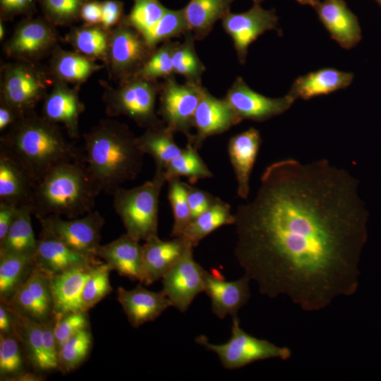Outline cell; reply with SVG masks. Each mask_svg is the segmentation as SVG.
Segmentation results:
<instances>
[{"instance_id": "1", "label": "cell", "mask_w": 381, "mask_h": 381, "mask_svg": "<svg viewBox=\"0 0 381 381\" xmlns=\"http://www.w3.org/2000/svg\"><path fill=\"white\" fill-rule=\"evenodd\" d=\"M357 181L327 159H285L237 208L234 255L261 294L318 311L356 294L366 241Z\"/></svg>"}, {"instance_id": "2", "label": "cell", "mask_w": 381, "mask_h": 381, "mask_svg": "<svg viewBox=\"0 0 381 381\" xmlns=\"http://www.w3.org/2000/svg\"><path fill=\"white\" fill-rule=\"evenodd\" d=\"M0 154L16 162L36 183L56 165L83 158L58 124L34 111L22 115L0 138Z\"/></svg>"}, {"instance_id": "3", "label": "cell", "mask_w": 381, "mask_h": 381, "mask_svg": "<svg viewBox=\"0 0 381 381\" xmlns=\"http://www.w3.org/2000/svg\"><path fill=\"white\" fill-rule=\"evenodd\" d=\"M83 139V160L102 192L112 195L122 184L140 174L145 154L138 137L126 124L110 119L100 120Z\"/></svg>"}, {"instance_id": "4", "label": "cell", "mask_w": 381, "mask_h": 381, "mask_svg": "<svg viewBox=\"0 0 381 381\" xmlns=\"http://www.w3.org/2000/svg\"><path fill=\"white\" fill-rule=\"evenodd\" d=\"M101 192L83 158L66 162L54 167L35 184L30 207L37 218H78L93 210Z\"/></svg>"}, {"instance_id": "5", "label": "cell", "mask_w": 381, "mask_h": 381, "mask_svg": "<svg viewBox=\"0 0 381 381\" xmlns=\"http://www.w3.org/2000/svg\"><path fill=\"white\" fill-rule=\"evenodd\" d=\"M165 182L164 172L155 170L151 180L129 189L120 187L112 195L126 234L139 242L158 236L159 199Z\"/></svg>"}, {"instance_id": "6", "label": "cell", "mask_w": 381, "mask_h": 381, "mask_svg": "<svg viewBox=\"0 0 381 381\" xmlns=\"http://www.w3.org/2000/svg\"><path fill=\"white\" fill-rule=\"evenodd\" d=\"M103 86L102 100L109 116H126L145 129L165 124L155 111L161 86L158 80L133 76L116 87L104 83Z\"/></svg>"}, {"instance_id": "7", "label": "cell", "mask_w": 381, "mask_h": 381, "mask_svg": "<svg viewBox=\"0 0 381 381\" xmlns=\"http://www.w3.org/2000/svg\"><path fill=\"white\" fill-rule=\"evenodd\" d=\"M232 318L231 337L226 343L211 344L203 335L195 339L198 344L217 353L224 368L234 370L258 361L269 358L286 361L291 357L289 348L249 334L241 327L237 315Z\"/></svg>"}, {"instance_id": "8", "label": "cell", "mask_w": 381, "mask_h": 381, "mask_svg": "<svg viewBox=\"0 0 381 381\" xmlns=\"http://www.w3.org/2000/svg\"><path fill=\"white\" fill-rule=\"evenodd\" d=\"M1 102L22 114L33 111L47 95L49 79L36 63L16 61L1 69Z\"/></svg>"}, {"instance_id": "9", "label": "cell", "mask_w": 381, "mask_h": 381, "mask_svg": "<svg viewBox=\"0 0 381 381\" xmlns=\"http://www.w3.org/2000/svg\"><path fill=\"white\" fill-rule=\"evenodd\" d=\"M204 87L188 83L179 84L174 75L161 83L157 114L166 126L175 133H181L190 142L193 133V121Z\"/></svg>"}, {"instance_id": "10", "label": "cell", "mask_w": 381, "mask_h": 381, "mask_svg": "<svg viewBox=\"0 0 381 381\" xmlns=\"http://www.w3.org/2000/svg\"><path fill=\"white\" fill-rule=\"evenodd\" d=\"M155 49L140 32L122 19L110 31L105 64L110 77L120 83L135 76Z\"/></svg>"}, {"instance_id": "11", "label": "cell", "mask_w": 381, "mask_h": 381, "mask_svg": "<svg viewBox=\"0 0 381 381\" xmlns=\"http://www.w3.org/2000/svg\"><path fill=\"white\" fill-rule=\"evenodd\" d=\"M41 227L64 242L75 252L95 259L100 246L104 217L97 211H91L80 218L64 219L60 216L49 215L37 218Z\"/></svg>"}, {"instance_id": "12", "label": "cell", "mask_w": 381, "mask_h": 381, "mask_svg": "<svg viewBox=\"0 0 381 381\" xmlns=\"http://www.w3.org/2000/svg\"><path fill=\"white\" fill-rule=\"evenodd\" d=\"M55 25L45 18L28 17L19 23L4 43V54L16 61L36 63L57 47Z\"/></svg>"}, {"instance_id": "13", "label": "cell", "mask_w": 381, "mask_h": 381, "mask_svg": "<svg viewBox=\"0 0 381 381\" xmlns=\"http://www.w3.org/2000/svg\"><path fill=\"white\" fill-rule=\"evenodd\" d=\"M222 25L232 39L238 61L242 65L246 62L249 46L261 35L270 30L282 32L275 11L263 8L260 3H253L245 12L230 11L222 19Z\"/></svg>"}, {"instance_id": "14", "label": "cell", "mask_w": 381, "mask_h": 381, "mask_svg": "<svg viewBox=\"0 0 381 381\" xmlns=\"http://www.w3.org/2000/svg\"><path fill=\"white\" fill-rule=\"evenodd\" d=\"M224 99L242 121L262 122L284 113L297 99L289 92L282 97H266L238 77L228 89Z\"/></svg>"}, {"instance_id": "15", "label": "cell", "mask_w": 381, "mask_h": 381, "mask_svg": "<svg viewBox=\"0 0 381 381\" xmlns=\"http://www.w3.org/2000/svg\"><path fill=\"white\" fill-rule=\"evenodd\" d=\"M193 248L189 247L162 277V291L171 306L182 313L188 310L194 298L205 289L206 270L194 260Z\"/></svg>"}, {"instance_id": "16", "label": "cell", "mask_w": 381, "mask_h": 381, "mask_svg": "<svg viewBox=\"0 0 381 381\" xmlns=\"http://www.w3.org/2000/svg\"><path fill=\"white\" fill-rule=\"evenodd\" d=\"M4 303L16 313L37 322L54 318L49 277L35 264L25 280Z\"/></svg>"}, {"instance_id": "17", "label": "cell", "mask_w": 381, "mask_h": 381, "mask_svg": "<svg viewBox=\"0 0 381 381\" xmlns=\"http://www.w3.org/2000/svg\"><path fill=\"white\" fill-rule=\"evenodd\" d=\"M241 121L224 98L214 97L204 87L193 117L195 133L187 143L199 150L207 138L223 133Z\"/></svg>"}, {"instance_id": "18", "label": "cell", "mask_w": 381, "mask_h": 381, "mask_svg": "<svg viewBox=\"0 0 381 381\" xmlns=\"http://www.w3.org/2000/svg\"><path fill=\"white\" fill-rule=\"evenodd\" d=\"M78 87H71L66 82L53 79L52 88L43 99L42 109L43 117L63 125L66 135L74 140L79 138V119L85 110Z\"/></svg>"}, {"instance_id": "19", "label": "cell", "mask_w": 381, "mask_h": 381, "mask_svg": "<svg viewBox=\"0 0 381 381\" xmlns=\"http://www.w3.org/2000/svg\"><path fill=\"white\" fill-rule=\"evenodd\" d=\"M35 259V265L49 277L75 267L100 262L75 252L42 228L37 239Z\"/></svg>"}, {"instance_id": "20", "label": "cell", "mask_w": 381, "mask_h": 381, "mask_svg": "<svg viewBox=\"0 0 381 381\" xmlns=\"http://www.w3.org/2000/svg\"><path fill=\"white\" fill-rule=\"evenodd\" d=\"M250 281L244 274L237 280L226 282L222 276L205 271L204 291L210 298L212 313L220 319L237 315L250 298Z\"/></svg>"}, {"instance_id": "21", "label": "cell", "mask_w": 381, "mask_h": 381, "mask_svg": "<svg viewBox=\"0 0 381 381\" xmlns=\"http://www.w3.org/2000/svg\"><path fill=\"white\" fill-rule=\"evenodd\" d=\"M313 7L332 38L342 48L351 49L361 41L359 22L344 0H320Z\"/></svg>"}, {"instance_id": "22", "label": "cell", "mask_w": 381, "mask_h": 381, "mask_svg": "<svg viewBox=\"0 0 381 381\" xmlns=\"http://www.w3.org/2000/svg\"><path fill=\"white\" fill-rule=\"evenodd\" d=\"M189 247L193 246L181 236L170 241L157 236L145 241L142 245L143 284L150 285L162 278Z\"/></svg>"}, {"instance_id": "23", "label": "cell", "mask_w": 381, "mask_h": 381, "mask_svg": "<svg viewBox=\"0 0 381 381\" xmlns=\"http://www.w3.org/2000/svg\"><path fill=\"white\" fill-rule=\"evenodd\" d=\"M95 265L75 267L49 277L54 319L67 313L85 311L82 294Z\"/></svg>"}, {"instance_id": "24", "label": "cell", "mask_w": 381, "mask_h": 381, "mask_svg": "<svg viewBox=\"0 0 381 381\" xmlns=\"http://www.w3.org/2000/svg\"><path fill=\"white\" fill-rule=\"evenodd\" d=\"M261 144L260 131L250 128L232 136L228 153L237 182V194L247 200L250 193V177Z\"/></svg>"}, {"instance_id": "25", "label": "cell", "mask_w": 381, "mask_h": 381, "mask_svg": "<svg viewBox=\"0 0 381 381\" xmlns=\"http://www.w3.org/2000/svg\"><path fill=\"white\" fill-rule=\"evenodd\" d=\"M96 255L121 276L143 284L142 246L128 234H122L105 245H100Z\"/></svg>"}, {"instance_id": "26", "label": "cell", "mask_w": 381, "mask_h": 381, "mask_svg": "<svg viewBox=\"0 0 381 381\" xmlns=\"http://www.w3.org/2000/svg\"><path fill=\"white\" fill-rule=\"evenodd\" d=\"M117 299L129 322L135 328L155 320L171 306L170 301L162 291H151L140 284L131 290L119 286L117 289Z\"/></svg>"}, {"instance_id": "27", "label": "cell", "mask_w": 381, "mask_h": 381, "mask_svg": "<svg viewBox=\"0 0 381 381\" xmlns=\"http://www.w3.org/2000/svg\"><path fill=\"white\" fill-rule=\"evenodd\" d=\"M353 79L352 73L325 68L298 77L289 92L296 99L308 100L344 89L351 85Z\"/></svg>"}, {"instance_id": "28", "label": "cell", "mask_w": 381, "mask_h": 381, "mask_svg": "<svg viewBox=\"0 0 381 381\" xmlns=\"http://www.w3.org/2000/svg\"><path fill=\"white\" fill-rule=\"evenodd\" d=\"M103 66L77 52L58 46L52 53L49 74L54 80L80 85Z\"/></svg>"}, {"instance_id": "29", "label": "cell", "mask_w": 381, "mask_h": 381, "mask_svg": "<svg viewBox=\"0 0 381 381\" xmlns=\"http://www.w3.org/2000/svg\"><path fill=\"white\" fill-rule=\"evenodd\" d=\"M35 184L16 162L0 154V202L30 206Z\"/></svg>"}, {"instance_id": "30", "label": "cell", "mask_w": 381, "mask_h": 381, "mask_svg": "<svg viewBox=\"0 0 381 381\" xmlns=\"http://www.w3.org/2000/svg\"><path fill=\"white\" fill-rule=\"evenodd\" d=\"M234 0H190L183 8L189 31L195 40L205 39L215 23L229 13Z\"/></svg>"}, {"instance_id": "31", "label": "cell", "mask_w": 381, "mask_h": 381, "mask_svg": "<svg viewBox=\"0 0 381 381\" xmlns=\"http://www.w3.org/2000/svg\"><path fill=\"white\" fill-rule=\"evenodd\" d=\"M174 134V133L164 124L145 129V132L138 137L140 150L144 154L153 158L157 171L164 172L169 164L183 150L176 143Z\"/></svg>"}, {"instance_id": "32", "label": "cell", "mask_w": 381, "mask_h": 381, "mask_svg": "<svg viewBox=\"0 0 381 381\" xmlns=\"http://www.w3.org/2000/svg\"><path fill=\"white\" fill-rule=\"evenodd\" d=\"M32 214L30 206L18 207L6 236L0 241V253H14L35 257L37 239L32 229Z\"/></svg>"}, {"instance_id": "33", "label": "cell", "mask_w": 381, "mask_h": 381, "mask_svg": "<svg viewBox=\"0 0 381 381\" xmlns=\"http://www.w3.org/2000/svg\"><path fill=\"white\" fill-rule=\"evenodd\" d=\"M110 31L101 24L73 28L66 35V41L75 52L90 58L107 62Z\"/></svg>"}, {"instance_id": "34", "label": "cell", "mask_w": 381, "mask_h": 381, "mask_svg": "<svg viewBox=\"0 0 381 381\" xmlns=\"http://www.w3.org/2000/svg\"><path fill=\"white\" fill-rule=\"evenodd\" d=\"M234 222L235 216L231 212L230 205L218 198L209 209L192 219L181 236L194 248L218 228L234 225Z\"/></svg>"}, {"instance_id": "35", "label": "cell", "mask_w": 381, "mask_h": 381, "mask_svg": "<svg viewBox=\"0 0 381 381\" xmlns=\"http://www.w3.org/2000/svg\"><path fill=\"white\" fill-rule=\"evenodd\" d=\"M6 306L13 316V332L23 344L33 368L41 371L50 370L44 353L42 323L24 317Z\"/></svg>"}, {"instance_id": "36", "label": "cell", "mask_w": 381, "mask_h": 381, "mask_svg": "<svg viewBox=\"0 0 381 381\" xmlns=\"http://www.w3.org/2000/svg\"><path fill=\"white\" fill-rule=\"evenodd\" d=\"M35 264L33 256L0 253V298L6 301L25 280Z\"/></svg>"}, {"instance_id": "37", "label": "cell", "mask_w": 381, "mask_h": 381, "mask_svg": "<svg viewBox=\"0 0 381 381\" xmlns=\"http://www.w3.org/2000/svg\"><path fill=\"white\" fill-rule=\"evenodd\" d=\"M183 37L182 42H175L172 52L174 74L183 76L186 83L202 85V75L206 68L197 54L195 40L190 31Z\"/></svg>"}, {"instance_id": "38", "label": "cell", "mask_w": 381, "mask_h": 381, "mask_svg": "<svg viewBox=\"0 0 381 381\" xmlns=\"http://www.w3.org/2000/svg\"><path fill=\"white\" fill-rule=\"evenodd\" d=\"M198 149L191 143H187L182 153L174 159L164 171L167 181L171 179L185 176L190 184L200 179L213 177V174L205 164Z\"/></svg>"}, {"instance_id": "39", "label": "cell", "mask_w": 381, "mask_h": 381, "mask_svg": "<svg viewBox=\"0 0 381 381\" xmlns=\"http://www.w3.org/2000/svg\"><path fill=\"white\" fill-rule=\"evenodd\" d=\"M188 31L183 9L167 8L161 19L142 35L151 48L156 49L159 43L183 36Z\"/></svg>"}, {"instance_id": "40", "label": "cell", "mask_w": 381, "mask_h": 381, "mask_svg": "<svg viewBox=\"0 0 381 381\" xmlns=\"http://www.w3.org/2000/svg\"><path fill=\"white\" fill-rule=\"evenodd\" d=\"M92 344L89 328L71 337L58 353L59 369L68 373L78 368L87 358Z\"/></svg>"}, {"instance_id": "41", "label": "cell", "mask_w": 381, "mask_h": 381, "mask_svg": "<svg viewBox=\"0 0 381 381\" xmlns=\"http://www.w3.org/2000/svg\"><path fill=\"white\" fill-rule=\"evenodd\" d=\"M112 270L105 262L100 261L92 266L82 294L85 311L87 312L111 291L109 274Z\"/></svg>"}, {"instance_id": "42", "label": "cell", "mask_w": 381, "mask_h": 381, "mask_svg": "<svg viewBox=\"0 0 381 381\" xmlns=\"http://www.w3.org/2000/svg\"><path fill=\"white\" fill-rule=\"evenodd\" d=\"M168 200L171 207L174 224L171 236H181L192 220V216L187 200L186 190L183 182L179 178L168 181Z\"/></svg>"}, {"instance_id": "43", "label": "cell", "mask_w": 381, "mask_h": 381, "mask_svg": "<svg viewBox=\"0 0 381 381\" xmlns=\"http://www.w3.org/2000/svg\"><path fill=\"white\" fill-rule=\"evenodd\" d=\"M133 7L123 20L141 34L152 28L163 16L167 8L159 0H133Z\"/></svg>"}, {"instance_id": "44", "label": "cell", "mask_w": 381, "mask_h": 381, "mask_svg": "<svg viewBox=\"0 0 381 381\" xmlns=\"http://www.w3.org/2000/svg\"><path fill=\"white\" fill-rule=\"evenodd\" d=\"M175 42L168 40L157 47L135 76L158 80L174 75L172 52Z\"/></svg>"}, {"instance_id": "45", "label": "cell", "mask_w": 381, "mask_h": 381, "mask_svg": "<svg viewBox=\"0 0 381 381\" xmlns=\"http://www.w3.org/2000/svg\"><path fill=\"white\" fill-rule=\"evenodd\" d=\"M44 18L54 25L78 21L83 5L90 0H39Z\"/></svg>"}, {"instance_id": "46", "label": "cell", "mask_w": 381, "mask_h": 381, "mask_svg": "<svg viewBox=\"0 0 381 381\" xmlns=\"http://www.w3.org/2000/svg\"><path fill=\"white\" fill-rule=\"evenodd\" d=\"M19 342L20 340L13 332L9 334L0 333L1 380H8L24 372Z\"/></svg>"}, {"instance_id": "47", "label": "cell", "mask_w": 381, "mask_h": 381, "mask_svg": "<svg viewBox=\"0 0 381 381\" xmlns=\"http://www.w3.org/2000/svg\"><path fill=\"white\" fill-rule=\"evenodd\" d=\"M54 320V333L58 353L71 337L89 328L87 312L85 311L67 313Z\"/></svg>"}, {"instance_id": "48", "label": "cell", "mask_w": 381, "mask_h": 381, "mask_svg": "<svg viewBox=\"0 0 381 381\" xmlns=\"http://www.w3.org/2000/svg\"><path fill=\"white\" fill-rule=\"evenodd\" d=\"M192 219L209 209L218 198L209 192L184 183Z\"/></svg>"}, {"instance_id": "49", "label": "cell", "mask_w": 381, "mask_h": 381, "mask_svg": "<svg viewBox=\"0 0 381 381\" xmlns=\"http://www.w3.org/2000/svg\"><path fill=\"white\" fill-rule=\"evenodd\" d=\"M38 0H0L1 20H11L14 17L25 15L30 17L36 11Z\"/></svg>"}, {"instance_id": "50", "label": "cell", "mask_w": 381, "mask_h": 381, "mask_svg": "<svg viewBox=\"0 0 381 381\" xmlns=\"http://www.w3.org/2000/svg\"><path fill=\"white\" fill-rule=\"evenodd\" d=\"M102 4L101 25L106 30H111L124 17L123 3L116 0H106Z\"/></svg>"}, {"instance_id": "51", "label": "cell", "mask_w": 381, "mask_h": 381, "mask_svg": "<svg viewBox=\"0 0 381 381\" xmlns=\"http://www.w3.org/2000/svg\"><path fill=\"white\" fill-rule=\"evenodd\" d=\"M80 19H82L86 25L101 24V2L95 0H90L86 2L81 9Z\"/></svg>"}, {"instance_id": "52", "label": "cell", "mask_w": 381, "mask_h": 381, "mask_svg": "<svg viewBox=\"0 0 381 381\" xmlns=\"http://www.w3.org/2000/svg\"><path fill=\"white\" fill-rule=\"evenodd\" d=\"M18 207L0 202V241L6 236L16 214Z\"/></svg>"}, {"instance_id": "53", "label": "cell", "mask_w": 381, "mask_h": 381, "mask_svg": "<svg viewBox=\"0 0 381 381\" xmlns=\"http://www.w3.org/2000/svg\"><path fill=\"white\" fill-rule=\"evenodd\" d=\"M22 115L17 110L4 103H0V131L12 126Z\"/></svg>"}, {"instance_id": "54", "label": "cell", "mask_w": 381, "mask_h": 381, "mask_svg": "<svg viewBox=\"0 0 381 381\" xmlns=\"http://www.w3.org/2000/svg\"><path fill=\"white\" fill-rule=\"evenodd\" d=\"M13 316L5 303L1 302L0 306V333L9 334L13 332Z\"/></svg>"}, {"instance_id": "55", "label": "cell", "mask_w": 381, "mask_h": 381, "mask_svg": "<svg viewBox=\"0 0 381 381\" xmlns=\"http://www.w3.org/2000/svg\"><path fill=\"white\" fill-rule=\"evenodd\" d=\"M43 378L40 375L29 372H23L20 373L11 378L8 380L9 381H40Z\"/></svg>"}, {"instance_id": "56", "label": "cell", "mask_w": 381, "mask_h": 381, "mask_svg": "<svg viewBox=\"0 0 381 381\" xmlns=\"http://www.w3.org/2000/svg\"><path fill=\"white\" fill-rule=\"evenodd\" d=\"M298 2L302 4H308L314 6L320 0H296Z\"/></svg>"}, {"instance_id": "57", "label": "cell", "mask_w": 381, "mask_h": 381, "mask_svg": "<svg viewBox=\"0 0 381 381\" xmlns=\"http://www.w3.org/2000/svg\"><path fill=\"white\" fill-rule=\"evenodd\" d=\"M3 22H4L3 20H0V40L1 41H2L4 39L5 35H6V29H5V26Z\"/></svg>"}, {"instance_id": "58", "label": "cell", "mask_w": 381, "mask_h": 381, "mask_svg": "<svg viewBox=\"0 0 381 381\" xmlns=\"http://www.w3.org/2000/svg\"><path fill=\"white\" fill-rule=\"evenodd\" d=\"M253 1V3H261L264 0H251Z\"/></svg>"}, {"instance_id": "59", "label": "cell", "mask_w": 381, "mask_h": 381, "mask_svg": "<svg viewBox=\"0 0 381 381\" xmlns=\"http://www.w3.org/2000/svg\"><path fill=\"white\" fill-rule=\"evenodd\" d=\"M377 1L380 4L381 6V0H377Z\"/></svg>"}]
</instances>
